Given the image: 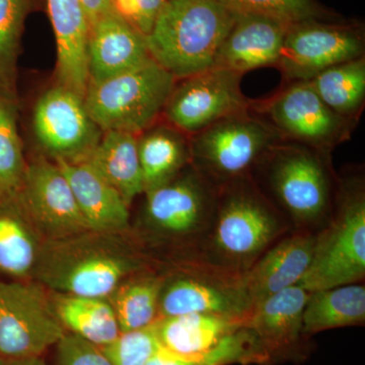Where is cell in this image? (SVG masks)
Returning a JSON list of instances; mask_svg holds the SVG:
<instances>
[{
  "instance_id": "4fadbf2b",
  "label": "cell",
  "mask_w": 365,
  "mask_h": 365,
  "mask_svg": "<svg viewBox=\"0 0 365 365\" xmlns=\"http://www.w3.org/2000/svg\"><path fill=\"white\" fill-rule=\"evenodd\" d=\"M16 209L41 242L91 230L63 172L45 157L28 163Z\"/></svg>"
},
{
  "instance_id": "836d02e7",
  "label": "cell",
  "mask_w": 365,
  "mask_h": 365,
  "mask_svg": "<svg viewBox=\"0 0 365 365\" xmlns=\"http://www.w3.org/2000/svg\"><path fill=\"white\" fill-rule=\"evenodd\" d=\"M57 346L58 365H113L98 346L67 332Z\"/></svg>"
},
{
  "instance_id": "1f68e13d",
  "label": "cell",
  "mask_w": 365,
  "mask_h": 365,
  "mask_svg": "<svg viewBox=\"0 0 365 365\" xmlns=\"http://www.w3.org/2000/svg\"><path fill=\"white\" fill-rule=\"evenodd\" d=\"M237 14L268 16L287 24L324 20L330 14L316 0H215Z\"/></svg>"
},
{
  "instance_id": "3957f363",
  "label": "cell",
  "mask_w": 365,
  "mask_h": 365,
  "mask_svg": "<svg viewBox=\"0 0 365 365\" xmlns=\"http://www.w3.org/2000/svg\"><path fill=\"white\" fill-rule=\"evenodd\" d=\"M237 18L215 0H167L146 36L151 59L176 81L212 68Z\"/></svg>"
},
{
  "instance_id": "44dd1931",
  "label": "cell",
  "mask_w": 365,
  "mask_h": 365,
  "mask_svg": "<svg viewBox=\"0 0 365 365\" xmlns=\"http://www.w3.org/2000/svg\"><path fill=\"white\" fill-rule=\"evenodd\" d=\"M71 185L81 215L91 230L125 234L129 228L130 212L112 185L98 175L88 163L54 160Z\"/></svg>"
},
{
  "instance_id": "d4e9b609",
  "label": "cell",
  "mask_w": 365,
  "mask_h": 365,
  "mask_svg": "<svg viewBox=\"0 0 365 365\" xmlns=\"http://www.w3.org/2000/svg\"><path fill=\"white\" fill-rule=\"evenodd\" d=\"M49 292L53 309L66 332L98 347L109 344L121 333L107 299Z\"/></svg>"
},
{
  "instance_id": "277c9868",
  "label": "cell",
  "mask_w": 365,
  "mask_h": 365,
  "mask_svg": "<svg viewBox=\"0 0 365 365\" xmlns=\"http://www.w3.org/2000/svg\"><path fill=\"white\" fill-rule=\"evenodd\" d=\"M365 276V193L361 180L341 186L337 210L316 235L313 257L300 287L312 292L360 283Z\"/></svg>"
},
{
  "instance_id": "ffe728a7",
  "label": "cell",
  "mask_w": 365,
  "mask_h": 365,
  "mask_svg": "<svg viewBox=\"0 0 365 365\" xmlns=\"http://www.w3.org/2000/svg\"><path fill=\"white\" fill-rule=\"evenodd\" d=\"M56 40L57 86L85 98L88 91L91 25L79 0H47Z\"/></svg>"
},
{
  "instance_id": "6da1fadb",
  "label": "cell",
  "mask_w": 365,
  "mask_h": 365,
  "mask_svg": "<svg viewBox=\"0 0 365 365\" xmlns=\"http://www.w3.org/2000/svg\"><path fill=\"white\" fill-rule=\"evenodd\" d=\"M123 235L86 230L41 242L34 279L51 292L108 299L125 279L148 270L143 255Z\"/></svg>"
},
{
  "instance_id": "f546056e",
  "label": "cell",
  "mask_w": 365,
  "mask_h": 365,
  "mask_svg": "<svg viewBox=\"0 0 365 365\" xmlns=\"http://www.w3.org/2000/svg\"><path fill=\"white\" fill-rule=\"evenodd\" d=\"M40 244L16 209L0 208V271L18 278L32 276Z\"/></svg>"
},
{
  "instance_id": "5b68a950",
  "label": "cell",
  "mask_w": 365,
  "mask_h": 365,
  "mask_svg": "<svg viewBox=\"0 0 365 365\" xmlns=\"http://www.w3.org/2000/svg\"><path fill=\"white\" fill-rule=\"evenodd\" d=\"M284 141L260 115L239 113L190 137L191 165L215 187L248 177L276 144Z\"/></svg>"
},
{
  "instance_id": "ba28073f",
  "label": "cell",
  "mask_w": 365,
  "mask_h": 365,
  "mask_svg": "<svg viewBox=\"0 0 365 365\" xmlns=\"http://www.w3.org/2000/svg\"><path fill=\"white\" fill-rule=\"evenodd\" d=\"M251 110L272 125L283 140L324 153L347 140L355 123L333 112L309 81H292L272 98L251 103Z\"/></svg>"
},
{
  "instance_id": "cb8c5ba5",
  "label": "cell",
  "mask_w": 365,
  "mask_h": 365,
  "mask_svg": "<svg viewBox=\"0 0 365 365\" xmlns=\"http://www.w3.org/2000/svg\"><path fill=\"white\" fill-rule=\"evenodd\" d=\"M144 193L174 179L191 163L190 136L175 127L155 123L138 135Z\"/></svg>"
},
{
  "instance_id": "9c48e42d",
  "label": "cell",
  "mask_w": 365,
  "mask_h": 365,
  "mask_svg": "<svg viewBox=\"0 0 365 365\" xmlns=\"http://www.w3.org/2000/svg\"><path fill=\"white\" fill-rule=\"evenodd\" d=\"M38 282H0V359L41 357L66 334Z\"/></svg>"
},
{
  "instance_id": "e575fe53",
  "label": "cell",
  "mask_w": 365,
  "mask_h": 365,
  "mask_svg": "<svg viewBox=\"0 0 365 365\" xmlns=\"http://www.w3.org/2000/svg\"><path fill=\"white\" fill-rule=\"evenodd\" d=\"M167 0H114L115 9L144 36L150 33Z\"/></svg>"
},
{
  "instance_id": "484cf974",
  "label": "cell",
  "mask_w": 365,
  "mask_h": 365,
  "mask_svg": "<svg viewBox=\"0 0 365 365\" xmlns=\"http://www.w3.org/2000/svg\"><path fill=\"white\" fill-rule=\"evenodd\" d=\"M365 322V287L360 283L309 292L302 316L304 336Z\"/></svg>"
},
{
  "instance_id": "30bf717a",
  "label": "cell",
  "mask_w": 365,
  "mask_h": 365,
  "mask_svg": "<svg viewBox=\"0 0 365 365\" xmlns=\"http://www.w3.org/2000/svg\"><path fill=\"white\" fill-rule=\"evenodd\" d=\"M144 222L168 239L205 235L215 218L217 191L190 163L174 179L145 193Z\"/></svg>"
},
{
  "instance_id": "74e56055",
  "label": "cell",
  "mask_w": 365,
  "mask_h": 365,
  "mask_svg": "<svg viewBox=\"0 0 365 365\" xmlns=\"http://www.w3.org/2000/svg\"><path fill=\"white\" fill-rule=\"evenodd\" d=\"M0 365H48L41 357L29 359H0Z\"/></svg>"
},
{
  "instance_id": "8992f818",
  "label": "cell",
  "mask_w": 365,
  "mask_h": 365,
  "mask_svg": "<svg viewBox=\"0 0 365 365\" xmlns=\"http://www.w3.org/2000/svg\"><path fill=\"white\" fill-rule=\"evenodd\" d=\"M176 81L150 60L133 71L88 85L83 100L103 131L139 135L158 123Z\"/></svg>"
},
{
  "instance_id": "8fae6325",
  "label": "cell",
  "mask_w": 365,
  "mask_h": 365,
  "mask_svg": "<svg viewBox=\"0 0 365 365\" xmlns=\"http://www.w3.org/2000/svg\"><path fill=\"white\" fill-rule=\"evenodd\" d=\"M242 74L212 68L176 81L163 109V119L191 137L225 118L248 111Z\"/></svg>"
},
{
  "instance_id": "603a6c76",
  "label": "cell",
  "mask_w": 365,
  "mask_h": 365,
  "mask_svg": "<svg viewBox=\"0 0 365 365\" xmlns=\"http://www.w3.org/2000/svg\"><path fill=\"white\" fill-rule=\"evenodd\" d=\"M86 163L119 192L129 207L137 196L144 194L138 135L105 131Z\"/></svg>"
},
{
  "instance_id": "d6986e66",
  "label": "cell",
  "mask_w": 365,
  "mask_h": 365,
  "mask_svg": "<svg viewBox=\"0 0 365 365\" xmlns=\"http://www.w3.org/2000/svg\"><path fill=\"white\" fill-rule=\"evenodd\" d=\"M292 25V24H290ZM289 24L256 14H237L213 67L244 74L277 66Z\"/></svg>"
},
{
  "instance_id": "f1b7e54d",
  "label": "cell",
  "mask_w": 365,
  "mask_h": 365,
  "mask_svg": "<svg viewBox=\"0 0 365 365\" xmlns=\"http://www.w3.org/2000/svg\"><path fill=\"white\" fill-rule=\"evenodd\" d=\"M26 168L16 102L0 96V208L16 209Z\"/></svg>"
},
{
  "instance_id": "7402d4cb",
  "label": "cell",
  "mask_w": 365,
  "mask_h": 365,
  "mask_svg": "<svg viewBox=\"0 0 365 365\" xmlns=\"http://www.w3.org/2000/svg\"><path fill=\"white\" fill-rule=\"evenodd\" d=\"M248 317L192 314L160 318L155 323L160 348L190 360H209L223 341L246 325Z\"/></svg>"
},
{
  "instance_id": "52a82bcc",
  "label": "cell",
  "mask_w": 365,
  "mask_h": 365,
  "mask_svg": "<svg viewBox=\"0 0 365 365\" xmlns=\"http://www.w3.org/2000/svg\"><path fill=\"white\" fill-rule=\"evenodd\" d=\"M323 155L302 144L281 141L262 158L267 163L271 193L300 227L325 222L332 208V179Z\"/></svg>"
},
{
  "instance_id": "2e32d148",
  "label": "cell",
  "mask_w": 365,
  "mask_h": 365,
  "mask_svg": "<svg viewBox=\"0 0 365 365\" xmlns=\"http://www.w3.org/2000/svg\"><path fill=\"white\" fill-rule=\"evenodd\" d=\"M309 292L299 285L288 287L255 304L247 326L268 364L297 356L302 333V316Z\"/></svg>"
},
{
  "instance_id": "9a60e30c",
  "label": "cell",
  "mask_w": 365,
  "mask_h": 365,
  "mask_svg": "<svg viewBox=\"0 0 365 365\" xmlns=\"http://www.w3.org/2000/svg\"><path fill=\"white\" fill-rule=\"evenodd\" d=\"M252 307L240 275L205 265V270L165 278L158 312L160 318L192 314L245 318Z\"/></svg>"
},
{
  "instance_id": "ac0fdd59",
  "label": "cell",
  "mask_w": 365,
  "mask_h": 365,
  "mask_svg": "<svg viewBox=\"0 0 365 365\" xmlns=\"http://www.w3.org/2000/svg\"><path fill=\"white\" fill-rule=\"evenodd\" d=\"M314 241L316 235L307 230L284 237L272 245L248 270L240 274L252 306L299 284L311 264Z\"/></svg>"
},
{
  "instance_id": "4316f807",
  "label": "cell",
  "mask_w": 365,
  "mask_h": 365,
  "mask_svg": "<svg viewBox=\"0 0 365 365\" xmlns=\"http://www.w3.org/2000/svg\"><path fill=\"white\" fill-rule=\"evenodd\" d=\"M165 278L148 270L125 279L108 297L121 332L153 326L160 319V299Z\"/></svg>"
},
{
  "instance_id": "8d00e7d4",
  "label": "cell",
  "mask_w": 365,
  "mask_h": 365,
  "mask_svg": "<svg viewBox=\"0 0 365 365\" xmlns=\"http://www.w3.org/2000/svg\"><path fill=\"white\" fill-rule=\"evenodd\" d=\"M146 365H217L210 360H190L176 356L160 348Z\"/></svg>"
},
{
  "instance_id": "d590c367",
  "label": "cell",
  "mask_w": 365,
  "mask_h": 365,
  "mask_svg": "<svg viewBox=\"0 0 365 365\" xmlns=\"http://www.w3.org/2000/svg\"><path fill=\"white\" fill-rule=\"evenodd\" d=\"M79 2L85 9L91 26L106 14L116 11L114 0H79Z\"/></svg>"
},
{
  "instance_id": "7c38bea8",
  "label": "cell",
  "mask_w": 365,
  "mask_h": 365,
  "mask_svg": "<svg viewBox=\"0 0 365 365\" xmlns=\"http://www.w3.org/2000/svg\"><path fill=\"white\" fill-rule=\"evenodd\" d=\"M364 34L354 24L297 21L288 26L278 68L292 81H309L330 67L364 56Z\"/></svg>"
},
{
  "instance_id": "e0dca14e",
  "label": "cell",
  "mask_w": 365,
  "mask_h": 365,
  "mask_svg": "<svg viewBox=\"0 0 365 365\" xmlns=\"http://www.w3.org/2000/svg\"><path fill=\"white\" fill-rule=\"evenodd\" d=\"M150 60L145 36L117 11L106 14L91 26L88 85L133 71Z\"/></svg>"
},
{
  "instance_id": "5bb4252c",
  "label": "cell",
  "mask_w": 365,
  "mask_h": 365,
  "mask_svg": "<svg viewBox=\"0 0 365 365\" xmlns=\"http://www.w3.org/2000/svg\"><path fill=\"white\" fill-rule=\"evenodd\" d=\"M33 128L49 157L68 163L86 162L104 133L91 117L85 100L57 85L36 103Z\"/></svg>"
},
{
  "instance_id": "83f0119b",
  "label": "cell",
  "mask_w": 365,
  "mask_h": 365,
  "mask_svg": "<svg viewBox=\"0 0 365 365\" xmlns=\"http://www.w3.org/2000/svg\"><path fill=\"white\" fill-rule=\"evenodd\" d=\"M309 81L333 112L359 121L365 102L364 56L330 67Z\"/></svg>"
},
{
  "instance_id": "4dcf8cb0",
  "label": "cell",
  "mask_w": 365,
  "mask_h": 365,
  "mask_svg": "<svg viewBox=\"0 0 365 365\" xmlns=\"http://www.w3.org/2000/svg\"><path fill=\"white\" fill-rule=\"evenodd\" d=\"M30 0H0V96L14 101L21 34Z\"/></svg>"
},
{
  "instance_id": "d6a6232c",
  "label": "cell",
  "mask_w": 365,
  "mask_h": 365,
  "mask_svg": "<svg viewBox=\"0 0 365 365\" xmlns=\"http://www.w3.org/2000/svg\"><path fill=\"white\" fill-rule=\"evenodd\" d=\"M153 325L121 332L111 343L98 348L113 365H146L160 349Z\"/></svg>"
},
{
  "instance_id": "7a4b0ae2",
  "label": "cell",
  "mask_w": 365,
  "mask_h": 365,
  "mask_svg": "<svg viewBox=\"0 0 365 365\" xmlns=\"http://www.w3.org/2000/svg\"><path fill=\"white\" fill-rule=\"evenodd\" d=\"M272 203L248 177L220 188L207 242L208 267L232 275L248 270L284 232Z\"/></svg>"
}]
</instances>
